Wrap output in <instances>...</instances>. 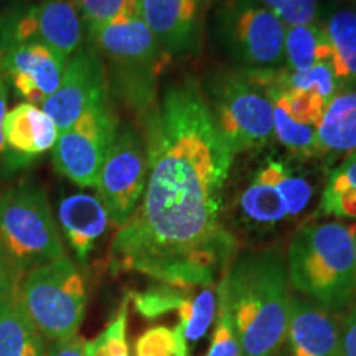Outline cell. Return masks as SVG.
Returning a JSON list of instances; mask_svg holds the SVG:
<instances>
[{
  "instance_id": "1",
  "label": "cell",
  "mask_w": 356,
  "mask_h": 356,
  "mask_svg": "<svg viewBox=\"0 0 356 356\" xmlns=\"http://www.w3.org/2000/svg\"><path fill=\"white\" fill-rule=\"evenodd\" d=\"M142 126L147 184L111 243V273H139L178 289L216 286L239 246L221 220L234 154L202 84L193 78L173 84Z\"/></svg>"
},
{
  "instance_id": "2",
  "label": "cell",
  "mask_w": 356,
  "mask_h": 356,
  "mask_svg": "<svg viewBox=\"0 0 356 356\" xmlns=\"http://www.w3.org/2000/svg\"><path fill=\"white\" fill-rule=\"evenodd\" d=\"M220 287L238 335L241 356H275L286 341L291 287L277 249L241 252L221 274Z\"/></svg>"
},
{
  "instance_id": "3",
  "label": "cell",
  "mask_w": 356,
  "mask_h": 356,
  "mask_svg": "<svg viewBox=\"0 0 356 356\" xmlns=\"http://www.w3.org/2000/svg\"><path fill=\"white\" fill-rule=\"evenodd\" d=\"M289 287L333 314L356 302V221H314L296 231L286 257Z\"/></svg>"
},
{
  "instance_id": "4",
  "label": "cell",
  "mask_w": 356,
  "mask_h": 356,
  "mask_svg": "<svg viewBox=\"0 0 356 356\" xmlns=\"http://www.w3.org/2000/svg\"><path fill=\"white\" fill-rule=\"evenodd\" d=\"M88 43L108 61L109 91L144 119L157 104L160 74L172 58L140 15H124L88 32Z\"/></svg>"
},
{
  "instance_id": "5",
  "label": "cell",
  "mask_w": 356,
  "mask_h": 356,
  "mask_svg": "<svg viewBox=\"0 0 356 356\" xmlns=\"http://www.w3.org/2000/svg\"><path fill=\"white\" fill-rule=\"evenodd\" d=\"M0 244L17 282L65 256L47 191L33 178L15 181L0 197Z\"/></svg>"
},
{
  "instance_id": "6",
  "label": "cell",
  "mask_w": 356,
  "mask_h": 356,
  "mask_svg": "<svg viewBox=\"0 0 356 356\" xmlns=\"http://www.w3.org/2000/svg\"><path fill=\"white\" fill-rule=\"evenodd\" d=\"M19 299L44 340L76 337L86 315V282L68 256L30 270L19 282Z\"/></svg>"
},
{
  "instance_id": "7",
  "label": "cell",
  "mask_w": 356,
  "mask_h": 356,
  "mask_svg": "<svg viewBox=\"0 0 356 356\" xmlns=\"http://www.w3.org/2000/svg\"><path fill=\"white\" fill-rule=\"evenodd\" d=\"M203 91L215 126L234 155L273 139V102L241 71L213 74Z\"/></svg>"
},
{
  "instance_id": "8",
  "label": "cell",
  "mask_w": 356,
  "mask_h": 356,
  "mask_svg": "<svg viewBox=\"0 0 356 356\" xmlns=\"http://www.w3.org/2000/svg\"><path fill=\"white\" fill-rule=\"evenodd\" d=\"M286 29L259 0H226L218 12L222 44L246 68H279L286 61Z\"/></svg>"
},
{
  "instance_id": "9",
  "label": "cell",
  "mask_w": 356,
  "mask_h": 356,
  "mask_svg": "<svg viewBox=\"0 0 356 356\" xmlns=\"http://www.w3.org/2000/svg\"><path fill=\"white\" fill-rule=\"evenodd\" d=\"M118 127L119 119L111 99L89 108L73 126L58 134L51 149L55 170L81 188L96 186Z\"/></svg>"
},
{
  "instance_id": "10",
  "label": "cell",
  "mask_w": 356,
  "mask_h": 356,
  "mask_svg": "<svg viewBox=\"0 0 356 356\" xmlns=\"http://www.w3.org/2000/svg\"><path fill=\"white\" fill-rule=\"evenodd\" d=\"M149 155L144 136L139 129L119 124L99 177L97 197L108 211L109 221L115 228H122L139 207L144 195Z\"/></svg>"
},
{
  "instance_id": "11",
  "label": "cell",
  "mask_w": 356,
  "mask_h": 356,
  "mask_svg": "<svg viewBox=\"0 0 356 356\" xmlns=\"http://www.w3.org/2000/svg\"><path fill=\"white\" fill-rule=\"evenodd\" d=\"M84 24L74 0H40L3 17L0 44L43 42L65 56L83 47Z\"/></svg>"
},
{
  "instance_id": "12",
  "label": "cell",
  "mask_w": 356,
  "mask_h": 356,
  "mask_svg": "<svg viewBox=\"0 0 356 356\" xmlns=\"http://www.w3.org/2000/svg\"><path fill=\"white\" fill-rule=\"evenodd\" d=\"M312 195L314 190L304 177L296 175L282 162L269 160L243 191L239 207L249 222L269 228L287 218L299 216Z\"/></svg>"
},
{
  "instance_id": "13",
  "label": "cell",
  "mask_w": 356,
  "mask_h": 356,
  "mask_svg": "<svg viewBox=\"0 0 356 356\" xmlns=\"http://www.w3.org/2000/svg\"><path fill=\"white\" fill-rule=\"evenodd\" d=\"M111 99L106 63L91 44L81 47L66 63L60 86L40 108L65 131L89 108Z\"/></svg>"
},
{
  "instance_id": "14",
  "label": "cell",
  "mask_w": 356,
  "mask_h": 356,
  "mask_svg": "<svg viewBox=\"0 0 356 356\" xmlns=\"http://www.w3.org/2000/svg\"><path fill=\"white\" fill-rule=\"evenodd\" d=\"M68 60L37 40L0 44V78L22 101L42 106L60 86Z\"/></svg>"
},
{
  "instance_id": "15",
  "label": "cell",
  "mask_w": 356,
  "mask_h": 356,
  "mask_svg": "<svg viewBox=\"0 0 356 356\" xmlns=\"http://www.w3.org/2000/svg\"><path fill=\"white\" fill-rule=\"evenodd\" d=\"M286 341L291 356H343V323L338 314L291 292Z\"/></svg>"
},
{
  "instance_id": "16",
  "label": "cell",
  "mask_w": 356,
  "mask_h": 356,
  "mask_svg": "<svg viewBox=\"0 0 356 356\" xmlns=\"http://www.w3.org/2000/svg\"><path fill=\"white\" fill-rule=\"evenodd\" d=\"M139 15L170 58L191 55L200 48L202 0H139Z\"/></svg>"
},
{
  "instance_id": "17",
  "label": "cell",
  "mask_w": 356,
  "mask_h": 356,
  "mask_svg": "<svg viewBox=\"0 0 356 356\" xmlns=\"http://www.w3.org/2000/svg\"><path fill=\"white\" fill-rule=\"evenodd\" d=\"M56 124L40 106L20 102L7 111L3 119V139L17 168L50 152L58 139Z\"/></svg>"
},
{
  "instance_id": "18",
  "label": "cell",
  "mask_w": 356,
  "mask_h": 356,
  "mask_svg": "<svg viewBox=\"0 0 356 356\" xmlns=\"http://www.w3.org/2000/svg\"><path fill=\"white\" fill-rule=\"evenodd\" d=\"M58 222L76 259L86 264L89 254L109 228V216L97 195H66L58 203Z\"/></svg>"
},
{
  "instance_id": "19",
  "label": "cell",
  "mask_w": 356,
  "mask_h": 356,
  "mask_svg": "<svg viewBox=\"0 0 356 356\" xmlns=\"http://www.w3.org/2000/svg\"><path fill=\"white\" fill-rule=\"evenodd\" d=\"M356 150V88L343 89L328 102L317 127V157L328 162Z\"/></svg>"
},
{
  "instance_id": "20",
  "label": "cell",
  "mask_w": 356,
  "mask_h": 356,
  "mask_svg": "<svg viewBox=\"0 0 356 356\" xmlns=\"http://www.w3.org/2000/svg\"><path fill=\"white\" fill-rule=\"evenodd\" d=\"M48 345L19 299V286L0 299V356H47Z\"/></svg>"
},
{
  "instance_id": "21",
  "label": "cell",
  "mask_w": 356,
  "mask_h": 356,
  "mask_svg": "<svg viewBox=\"0 0 356 356\" xmlns=\"http://www.w3.org/2000/svg\"><path fill=\"white\" fill-rule=\"evenodd\" d=\"M322 29L330 47V65L340 89L356 88V3L332 10Z\"/></svg>"
},
{
  "instance_id": "22",
  "label": "cell",
  "mask_w": 356,
  "mask_h": 356,
  "mask_svg": "<svg viewBox=\"0 0 356 356\" xmlns=\"http://www.w3.org/2000/svg\"><path fill=\"white\" fill-rule=\"evenodd\" d=\"M318 213L356 221V150L328 173Z\"/></svg>"
},
{
  "instance_id": "23",
  "label": "cell",
  "mask_w": 356,
  "mask_h": 356,
  "mask_svg": "<svg viewBox=\"0 0 356 356\" xmlns=\"http://www.w3.org/2000/svg\"><path fill=\"white\" fill-rule=\"evenodd\" d=\"M284 51L286 68L291 71H307L318 63H330L332 58L327 37L317 22L287 26Z\"/></svg>"
},
{
  "instance_id": "24",
  "label": "cell",
  "mask_w": 356,
  "mask_h": 356,
  "mask_svg": "<svg viewBox=\"0 0 356 356\" xmlns=\"http://www.w3.org/2000/svg\"><path fill=\"white\" fill-rule=\"evenodd\" d=\"M193 291L177 310L180 315V323L177 327L180 328L186 345H193L202 340L215 322L218 309L216 286L200 287L197 293H193Z\"/></svg>"
},
{
  "instance_id": "25",
  "label": "cell",
  "mask_w": 356,
  "mask_h": 356,
  "mask_svg": "<svg viewBox=\"0 0 356 356\" xmlns=\"http://www.w3.org/2000/svg\"><path fill=\"white\" fill-rule=\"evenodd\" d=\"M274 136L292 155L299 159L317 157V129L293 121L287 111L273 102Z\"/></svg>"
},
{
  "instance_id": "26",
  "label": "cell",
  "mask_w": 356,
  "mask_h": 356,
  "mask_svg": "<svg viewBox=\"0 0 356 356\" xmlns=\"http://www.w3.org/2000/svg\"><path fill=\"white\" fill-rule=\"evenodd\" d=\"M270 102H279L293 121L317 129L328 101L317 89H287L267 96Z\"/></svg>"
},
{
  "instance_id": "27",
  "label": "cell",
  "mask_w": 356,
  "mask_h": 356,
  "mask_svg": "<svg viewBox=\"0 0 356 356\" xmlns=\"http://www.w3.org/2000/svg\"><path fill=\"white\" fill-rule=\"evenodd\" d=\"M198 289V287H197ZM193 289H178L167 284L147 289L144 292H134L129 299L134 302L136 310L145 318H157L168 312H175L186 300Z\"/></svg>"
},
{
  "instance_id": "28",
  "label": "cell",
  "mask_w": 356,
  "mask_h": 356,
  "mask_svg": "<svg viewBox=\"0 0 356 356\" xmlns=\"http://www.w3.org/2000/svg\"><path fill=\"white\" fill-rule=\"evenodd\" d=\"M129 297L119 307L113 322L92 340L84 341V356H131L127 341Z\"/></svg>"
},
{
  "instance_id": "29",
  "label": "cell",
  "mask_w": 356,
  "mask_h": 356,
  "mask_svg": "<svg viewBox=\"0 0 356 356\" xmlns=\"http://www.w3.org/2000/svg\"><path fill=\"white\" fill-rule=\"evenodd\" d=\"M136 356H188V345L178 327L157 325L137 338Z\"/></svg>"
},
{
  "instance_id": "30",
  "label": "cell",
  "mask_w": 356,
  "mask_h": 356,
  "mask_svg": "<svg viewBox=\"0 0 356 356\" xmlns=\"http://www.w3.org/2000/svg\"><path fill=\"white\" fill-rule=\"evenodd\" d=\"M88 32L119 17L139 15V0H74Z\"/></svg>"
},
{
  "instance_id": "31",
  "label": "cell",
  "mask_w": 356,
  "mask_h": 356,
  "mask_svg": "<svg viewBox=\"0 0 356 356\" xmlns=\"http://www.w3.org/2000/svg\"><path fill=\"white\" fill-rule=\"evenodd\" d=\"M216 327L207 356H241V346H239L238 335H236L228 302H226L225 292H222L220 284H216Z\"/></svg>"
},
{
  "instance_id": "32",
  "label": "cell",
  "mask_w": 356,
  "mask_h": 356,
  "mask_svg": "<svg viewBox=\"0 0 356 356\" xmlns=\"http://www.w3.org/2000/svg\"><path fill=\"white\" fill-rule=\"evenodd\" d=\"M262 6L273 10L286 26L315 24L318 0H259Z\"/></svg>"
},
{
  "instance_id": "33",
  "label": "cell",
  "mask_w": 356,
  "mask_h": 356,
  "mask_svg": "<svg viewBox=\"0 0 356 356\" xmlns=\"http://www.w3.org/2000/svg\"><path fill=\"white\" fill-rule=\"evenodd\" d=\"M7 101H8V88L0 78V173H13L19 170L13 162L10 152H8L6 139H3V119L7 114Z\"/></svg>"
},
{
  "instance_id": "34",
  "label": "cell",
  "mask_w": 356,
  "mask_h": 356,
  "mask_svg": "<svg viewBox=\"0 0 356 356\" xmlns=\"http://www.w3.org/2000/svg\"><path fill=\"white\" fill-rule=\"evenodd\" d=\"M83 346L84 341L79 335L66 338V340L51 341L48 345L47 356H84Z\"/></svg>"
},
{
  "instance_id": "35",
  "label": "cell",
  "mask_w": 356,
  "mask_h": 356,
  "mask_svg": "<svg viewBox=\"0 0 356 356\" xmlns=\"http://www.w3.org/2000/svg\"><path fill=\"white\" fill-rule=\"evenodd\" d=\"M343 356H356V302L343 320Z\"/></svg>"
},
{
  "instance_id": "36",
  "label": "cell",
  "mask_w": 356,
  "mask_h": 356,
  "mask_svg": "<svg viewBox=\"0 0 356 356\" xmlns=\"http://www.w3.org/2000/svg\"><path fill=\"white\" fill-rule=\"evenodd\" d=\"M0 277L13 279L10 269H8V266H7V259H6V254H3L2 244H0ZM13 280H15V279H13ZM15 282H17V280H15Z\"/></svg>"
},
{
  "instance_id": "37",
  "label": "cell",
  "mask_w": 356,
  "mask_h": 356,
  "mask_svg": "<svg viewBox=\"0 0 356 356\" xmlns=\"http://www.w3.org/2000/svg\"><path fill=\"white\" fill-rule=\"evenodd\" d=\"M17 286H19V282H15L13 279L0 277V299H2L3 296H7L8 292H12Z\"/></svg>"
},
{
  "instance_id": "38",
  "label": "cell",
  "mask_w": 356,
  "mask_h": 356,
  "mask_svg": "<svg viewBox=\"0 0 356 356\" xmlns=\"http://www.w3.org/2000/svg\"><path fill=\"white\" fill-rule=\"evenodd\" d=\"M3 17L6 15H0V30H2V25H3Z\"/></svg>"
},
{
  "instance_id": "39",
  "label": "cell",
  "mask_w": 356,
  "mask_h": 356,
  "mask_svg": "<svg viewBox=\"0 0 356 356\" xmlns=\"http://www.w3.org/2000/svg\"><path fill=\"white\" fill-rule=\"evenodd\" d=\"M343 2H351V3H356V0H343Z\"/></svg>"
}]
</instances>
